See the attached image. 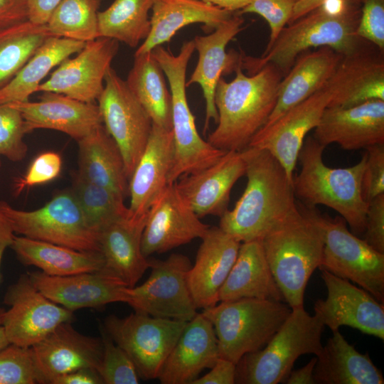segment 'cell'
<instances>
[{
	"instance_id": "6da1fadb",
	"label": "cell",
	"mask_w": 384,
	"mask_h": 384,
	"mask_svg": "<svg viewBox=\"0 0 384 384\" xmlns=\"http://www.w3.org/2000/svg\"><path fill=\"white\" fill-rule=\"evenodd\" d=\"M246 188L232 210L220 217L219 227L240 242L262 240L297 207L293 181L269 151L247 146Z\"/></svg>"
},
{
	"instance_id": "7a4b0ae2",
	"label": "cell",
	"mask_w": 384,
	"mask_h": 384,
	"mask_svg": "<svg viewBox=\"0 0 384 384\" xmlns=\"http://www.w3.org/2000/svg\"><path fill=\"white\" fill-rule=\"evenodd\" d=\"M360 15V0H326L285 26L262 56L241 55V67L252 74L271 64L284 75L311 48L329 47L343 56L351 54L361 48V38L356 35Z\"/></svg>"
},
{
	"instance_id": "3957f363",
	"label": "cell",
	"mask_w": 384,
	"mask_h": 384,
	"mask_svg": "<svg viewBox=\"0 0 384 384\" xmlns=\"http://www.w3.org/2000/svg\"><path fill=\"white\" fill-rule=\"evenodd\" d=\"M230 82L220 78L215 92L218 119L208 142L223 151H241L262 127L277 102L283 78L274 65L267 64L246 75L240 63Z\"/></svg>"
},
{
	"instance_id": "277c9868",
	"label": "cell",
	"mask_w": 384,
	"mask_h": 384,
	"mask_svg": "<svg viewBox=\"0 0 384 384\" xmlns=\"http://www.w3.org/2000/svg\"><path fill=\"white\" fill-rule=\"evenodd\" d=\"M324 149L314 137L304 142L298 156L301 170L293 178L294 195L306 205H323L336 211L351 232L361 235L365 230L368 207L362 193L366 152L354 166L331 168L323 161Z\"/></svg>"
},
{
	"instance_id": "5b68a950",
	"label": "cell",
	"mask_w": 384,
	"mask_h": 384,
	"mask_svg": "<svg viewBox=\"0 0 384 384\" xmlns=\"http://www.w3.org/2000/svg\"><path fill=\"white\" fill-rule=\"evenodd\" d=\"M261 240L284 302L292 309L304 306L307 283L322 261L324 240L320 228L297 205Z\"/></svg>"
},
{
	"instance_id": "8992f818",
	"label": "cell",
	"mask_w": 384,
	"mask_h": 384,
	"mask_svg": "<svg viewBox=\"0 0 384 384\" xmlns=\"http://www.w3.org/2000/svg\"><path fill=\"white\" fill-rule=\"evenodd\" d=\"M219 302L202 314L213 326L219 357L235 364L265 346L292 309L286 302L255 298Z\"/></svg>"
},
{
	"instance_id": "52a82bcc",
	"label": "cell",
	"mask_w": 384,
	"mask_h": 384,
	"mask_svg": "<svg viewBox=\"0 0 384 384\" xmlns=\"http://www.w3.org/2000/svg\"><path fill=\"white\" fill-rule=\"evenodd\" d=\"M325 326L304 306L294 308L262 348L244 355L236 364L235 383H283L297 359L304 354L318 356Z\"/></svg>"
},
{
	"instance_id": "ba28073f",
	"label": "cell",
	"mask_w": 384,
	"mask_h": 384,
	"mask_svg": "<svg viewBox=\"0 0 384 384\" xmlns=\"http://www.w3.org/2000/svg\"><path fill=\"white\" fill-rule=\"evenodd\" d=\"M297 207L321 231L324 249L319 269L356 283L383 303L384 254L350 232L343 218H331L315 206Z\"/></svg>"
},
{
	"instance_id": "9c48e42d",
	"label": "cell",
	"mask_w": 384,
	"mask_h": 384,
	"mask_svg": "<svg viewBox=\"0 0 384 384\" xmlns=\"http://www.w3.org/2000/svg\"><path fill=\"white\" fill-rule=\"evenodd\" d=\"M0 209L14 232L21 236L100 253L98 233L87 223L71 190L58 192L37 210H18L2 201Z\"/></svg>"
},
{
	"instance_id": "30bf717a",
	"label": "cell",
	"mask_w": 384,
	"mask_h": 384,
	"mask_svg": "<svg viewBox=\"0 0 384 384\" xmlns=\"http://www.w3.org/2000/svg\"><path fill=\"white\" fill-rule=\"evenodd\" d=\"M188 63V59L182 55H169L160 63L169 83L171 97L174 151L169 184L175 183L183 175L208 167L226 152L203 140L198 132L186 97Z\"/></svg>"
},
{
	"instance_id": "8fae6325",
	"label": "cell",
	"mask_w": 384,
	"mask_h": 384,
	"mask_svg": "<svg viewBox=\"0 0 384 384\" xmlns=\"http://www.w3.org/2000/svg\"><path fill=\"white\" fill-rule=\"evenodd\" d=\"M188 321L134 312L107 316L103 329L133 361L143 380L158 378L161 368Z\"/></svg>"
},
{
	"instance_id": "7c38bea8",
	"label": "cell",
	"mask_w": 384,
	"mask_h": 384,
	"mask_svg": "<svg viewBox=\"0 0 384 384\" xmlns=\"http://www.w3.org/2000/svg\"><path fill=\"white\" fill-rule=\"evenodd\" d=\"M191 266L189 258L179 253L150 260L149 277L140 285L126 287L124 303L135 312L189 321L198 313L187 281Z\"/></svg>"
},
{
	"instance_id": "4fadbf2b",
	"label": "cell",
	"mask_w": 384,
	"mask_h": 384,
	"mask_svg": "<svg viewBox=\"0 0 384 384\" xmlns=\"http://www.w3.org/2000/svg\"><path fill=\"white\" fill-rule=\"evenodd\" d=\"M105 82L98 107L105 129L121 151L129 179L147 144L152 121L126 81L112 67Z\"/></svg>"
},
{
	"instance_id": "5bb4252c",
	"label": "cell",
	"mask_w": 384,
	"mask_h": 384,
	"mask_svg": "<svg viewBox=\"0 0 384 384\" xmlns=\"http://www.w3.org/2000/svg\"><path fill=\"white\" fill-rule=\"evenodd\" d=\"M9 306L1 326L10 343L31 347L59 324L71 322L73 311L57 304L43 295L31 282L27 273L11 284L4 297Z\"/></svg>"
},
{
	"instance_id": "9a60e30c",
	"label": "cell",
	"mask_w": 384,
	"mask_h": 384,
	"mask_svg": "<svg viewBox=\"0 0 384 384\" xmlns=\"http://www.w3.org/2000/svg\"><path fill=\"white\" fill-rule=\"evenodd\" d=\"M327 289L326 299L314 305V314L332 331L347 326L361 332L384 339V305L369 292L321 270Z\"/></svg>"
},
{
	"instance_id": "2e32d148",
	"label": "cell",
	"mask_w": 384,
	"mask_h": 384,
	"mask_svg": "<svg viewBox=\"0 0 384 384\" xmlns=\"http://www.w3.org/2000/svg\"><path fill=\"white\" fill-rule=\"evenodd\" d=\"M118 50L119 42L110 38L86 42L75 57L58 65L37 92H53L95 103L102 92L106 73Z\"/></svg>"
},
{
	"instance_id": "e0dca14e",
	"label": "cell",
	"mask_w": 384,
	"mask_h": 384,
	"mask_svg": "<svg viewBox=\"0 0 384 384\" xmlns=\"http://www.w3.org/2000/svg\"><path fill=\"white\" fill-rule=\"evenodd\" d=\"M330 100L329 90L325 85L287 110L272 124L262 127L247 146L269 151L293 181L294 171L305 137L319 124Z\"/></svg>"
},
{
	"instance_id": "ac0fdd59",
	"label": "cell",
	"mask_w": 384,
	"mask_h": 384,
	"mask_svg": "<svg viewBox=\"0 0 384 384\" xmlns=\"http://www.w3.org/2000/svg\"><path fill=\"white\" fill-rule=\"evenodd\" d=\"M210 225L201 222L169 183L150 208L142 236V252L148 257L202 238Z\"/></svg>"
},
{
	"instance_id": "d6986e66",
	"label": "cell",
	"mask_w": 384,
	"mask_h": 384,
	"mask_svg": "<svg viewBox=\"0 0 384 384\" xmlns=\"http://www.w3.org/2000/svg\"><path fill=\"white\" fill-rule=\"evenodd\" d=\"M27 274L43 295L72 311L124 303V290L128 287L104 269L62 277L50 276L41 271L28 272Z\"/></svg>"
},
{
	"instance_id": "ffe728a7",
	"label": "cell",
	"mask_w": 384,
	"mask_h": 384,
	"mask_svg": "<svg viewBox=\"0 0 384 384\" xmlns=\"http://www.w3.org/2000/svg\"><path fill=\"white\" fill-rule=\"evenodd\" d=\"M59 324L45 338L31 347L41 384L80 368L98 371L102 356L101 338L85 336L70 324Z\"/></svg>"
},
{
	"instance_id": "44dd1931",
	"label": "cell",
	"mask_w": 384,
	"mask_h": 384,
	"mask_svg": "<svg viewBox=\"0 0 384 384\" xmlns=\"http://www.w3.org/2000/svg\"><path fill=\"white\" fill-rule=\"evenodd\" d=\"M314 129V138L325 147L337 144L357 150L384 144V100L349 107L328 106Z\"/></svg>"
},
{
	"instance_id": "7402d4cb",
	"label": "cell",
	"mask_w": 384,
	"mask_h": 384,
	"mask_svg": "<svg viewBox=\"0 0 384 384\" xmlns=\"http://www.w3.org/2000/svg\"><path fill=\"white\" fill-rule=\"evenodd\" d=\"M244 19L240 14L233 15L207 36H196L193 40L198 53L196 66L186 82V87L198 84L206 102L203 132L208 130L211 119L217 124L218 115L215 104V92L223 74L235 70L240 63L241 55L234 50L226 52V46L242 29Z\"/></svg>"
},
{
	"instance_id": "603a6c76",
	"label": "cell",
	"mask_w": 384,
	"mask_h": 384,
	"mask_svg": "<svg viewBox=\"0 0 384 384\" xmlns=\"http://www.w3.org/2000/svg\"><path fill=\"white\" fill-rule=\"evenodd\" d=\"M245 174L241 151H227L215 163L196 173L181 176L175 186L195 213L222 216L228 209L231 189Z\"/></svg>"
},
{
	"instance_id": "cb8c5ba5",
	"label": "cell",
	"mask_w": 384,
	"mask_h": 384,
	"mask_svg": "<svg viewBox=\"0 0 384 384\" xmlns=\"http://www.w3.org/2000/svg\"><path fill=\"white\" fill-rule=\"evenodd\" d=\"M42 92L37 102L7 103L21 113L26 134L38 129H53L78 142L102 124L98 105L56 92Z\"/></svg>"
},
{
	"instance_id": "d4e9b609",
	"label": "cell",
	"mask_w": 384,
	"mask_h": 384,
	"mask_svg": "<svg viewBox=\"0 0 384 384\" xmlns=\"http://www.w3.org/2000/svg\"><path fill=\"white\" fill-rule=\"evenodd\" d=\"M174 151L172 130L152 124L147 144L129 179L130 218H146L150 208L169 184Z\"/></svg>"
},
{
	"instance_id": "484cf974",
	"label": "cell",
	"mask_w": 384,
	"mask_h": 384,
	"mask_svg": "<svg viewBox=\"0 0 384 384\" xmlns=\"http://www.w3.org/2000/svg\"><path fill=\"white\" fill-rule=\"evenodd\" d=\"M191 266L187 281L197 309L218 302V293L237 257L241 242L219 226L210 227Z\"/></svg>"
},
{
	"instance_id": "4316f807",
	"label": "cell",
	"mask_w": 384,
	"mask_h": 384,
	"mask_svg": "<svg viewBox=\"0 0 384 384\" xmlns=\"http://www.w3.org/2000/svg\"><path fill=\"white\" fill-rule=\"evenodd\" d=\"M218 358L213 326L202 313H197L187 322L157 378L161 384H192Z\"/></svg>"
},
{
	"instance_id": "83f0119b",
	"label": "cell",
	"mask_w": 384,
	"mask_h": 384,
	"mask_svg": "<svg viewBox=\"0 0 384 384\" xmlns=\"http://www.w3.org/2000/svg\"><path fill=\"white\" fill-rule=\"evenodd\" d=\"M326 86L331 95L328 106L349 107L384 100L383 52L378 54L360 48L343 56Z\"/></svg>"
},
{
	"instance_id": "f1b7e54d",
	"label": "cell",
	"mask_w": 384,
	"mask_h": 384,
	"mask_svg": "<svg viewBox=\"0 0 384 384\" xmlns=\"http://www.w3.org/2000/svg\"><path fill=\"white\" fill-rule=\"evenodd\" d=\"M146 218L129 216L110 222L98 231L103 269L134 287L150 267L142 252V236Z\"/></svg>"
},
{
	"instance_id": "f546056e",
	"label": "cell",
	"mask_w": 384,
	"mask_h": 384,
	"mask_svg": "<svg viewBox=\"0 0 384 384\" xmlns=\"http://www.w3.org/2000/svg\"><path fill=\"white\" fill-rule=\"evenodd\" d=\"M343 56L329 47L300 54L283 76L274 108L262 127L272 124L287 110L322 89Z\"/></svg>"
},
{
	"instance_id": "4dcf8cb0",
	"label": "cell",
	"mask_w": 384,
	"mask_h": 384,
	"mask_svg": "<svg viewBox=\"0 0 384 384\" xmlns=\"http://www.w3.org/2000/svg\"><path fill=\"white\" fill-rule=\"evenodd\" d=\"M151 11L149 33L134 55L151 52L169 42L185 26L200 23L205 30L212 31L233 15L201 0H155Z\"/></svg>"
},
{
	"instance_id": "1f68e13d",
	"label": "cell",
	"mask_w": 384,
	"mask_h": 384,
	"mask_svg": "<svg viewBox=\"0 0 384 384\" xmlns=\"http://www.w3.org/2000/svg\"><path fill=\"white\" fill-rule=\"evenodd\" d=\"M244 298L284 302L260 240L241 242L235 261L218 293V302Z\"/></svg>"
},
{
	"instance_id": "d6a6232c",
	"label": "cell",
	"mask_w": 384,
	"mask_h": 384,
	"mask_svg": "<svg viewBox=\"0 0 384 384\" xmlns=\"http://www.w3.org/2000/svg\"><path fill=\"white\" fill-rule=\"evenodd\" d=\"M78 171L87 181L114 192L125 200L129 178L121 151L102 124L78 141Z\"/></svg>"
},
{
	"instance_id": "836d02e7",
	"label": "cell",
	"mask_w": 384,
	"mask_h": 384,
	"mask_svg": "<svg viewBox=\"0 0 384 384\" xmlns=\"http://www.w3.org/2000/svg\"><path fill=\"white\" fill-rule=\"evenodd\" d=\"M314 370L315 384H383L382 372L368 353L358 352L338 330L333 331Z\"/></svg>"
},
{
	"instance_id": "e575fe53",
	"label": "cell",
	"mask_w": 384,
	"mask_h": 384,
	"mask_svg": "<svg viewBox=\"0 0 384 384\" xmlns=\"http://www.w3.org/2000/svg\"><path fill=\"white\" fill-rule=\"evenodd\" d=\"M10 247L23 265L35 266L50 276H68L104 267L100 253L79 251L21 235H14Z\"/></svg>"
},
{
	"instance_id": "d590c367",
	"label": "cell",
	"mask_w": 384,
	"mask_h": 384,
	"mask_svg": "<svg viewBox=\"0 0 384 384\" xmlns=\"http://www.w3.org/2000/svg\"><path fill=\"white\" fill-rule=\"evenodd\" d=\"M85 43L53 36L47 38L14 78L0 89V105L28 100L49 72L79 53Z\"/></svg>"
},
{
	"instance_id": "8d00e7d4",
	"label": "cell",
	"mask_w": 384,
	"mask_h": 384,
	"mask_svg": "<svg viewBox=\"0 0 384 384\" xmlns=\"http://www.w3.org/2000/svg\"><path fill=\"white\" fill-rule=\"evenodd\" d=\"M126 83L152 124L171 129V97L165 75L151 52L134 55Z\"/></svg>"
},
{
	"instance_id": "74e56055",
	"label": "cell",
	"mask_w": 384,
	"mask_h": 384,
	"mask_svg": "<svg viewBox=\"0 0 384 384\" xmlns=\"http://www.w3.org/2000/svg\"><path fill=\"white\" fill-rule=\"evenodd\" d=\"M155 0H114L98 13L100 37L114 39L131 48L144 40L151 29L149 13Z\"/></svg>"
},
{
	"instance_id": "f35d334b",
	"label": "cell",
	"mask_w": 384,
	"mask_h": 384,
	"mask_svg": "<svg viewBox=\"0 0 384 384\" xmlns=\"http://www.w3.org/2000/svg\"><path fill=\"white\" fill-rule=\"evenodd\" d=\"M50 36L46 24H35L28 20L0 29V89Z\"/></svg>"
},
{
	"instance_id": "ab89813d",
	"label": "cell",
	"mask_w": 384,
	"mask_h": 384,
	"mask_svg": "<svg viewBox=\"0 0 384 384\" xmlns=\"http://www.w3.org/2000/svg\"><path fill=\"white\" fill-rule=\"evenodd\" d=\"M102 0H62L46 23L53 36L87 42L100 37L98 13Z\"/></svg>"
},
{
	"instance_id": "60d3db41",
	"label": "cell",
	"mask_w": 384,
	"mask_h": 384,
	"mask_svg": "<svg viewBox=\"0 0 384 384\" xmlns=\"http://www.w3.org/2000/svg\"><path fill=\"white\" fill-rule=\"evenodd\" d=\"M71 191L87 223L97 233L110 222L129 214L124 199L107 188L87 181L77 172L73 177Z\"/></svg>"
},
{
	"instance_id": "b9f144b4",
	"label": "cell",
	"mask_w": 384,
	"mask_h": 384,
	"mask_svg": "<svg viewBox=\"0 0 384 384\" xmlns=\"http://www.w3.org/2000/svg\"><path fill=\"white\" fill-rule=\"evenodd\" d=\"M102 356L98 373L105 384H137L139 375L128 354L101 329Z\"/></svg>"
},
{
	"instance_id": "7bdbcfd3",
	"label": "cell",
	"mask_w": 384,
	"mask_h": 384,
	"mask_svg": "<svg viewBox=\"0 0 384 384\" xmlns=\"http://www.w3.org/2000/svg\"><path fill=\"white\" fill-rule=\"evenodd\" d=\"M41 383L31 347L10 343L0 350V384Z\"/></svg>"
},
{
	"instance_id": "ee69618b",
	"label": "cell",
	"mask_w": 384,
	"mask_h": 384,
	"mask_svg": "<svg viewBox=\"0 0 384 384\" xmlns=\"http://www.w3.org/2000/svg\"><path fill=\"white\" fill-rule=\"evenodd\" d=\"M25 134L20 111L10 104L0 105V156L12 161L23 159L28 151L23 139Z\"/></svg>"
},
{
	"instance_id": "f6af8a7d",
	"label": "cell",
	"mask_w": 384,
	"mask_h": 384,
	"mask_svg": "<svg viewBox=\"0 0 384 384\" xmlns=\"http://www.w3.org/2000/svg\"><path fill=\"white\" fill-rule=\"evenodd\" d=\"M299 0H255L238 14H255L262 17L270 28V40L265 50L274 43L282 30L289 23Z\"/></svg>"
},
{
	"instance_id": "bcb514c9",
	"label": "cell",
	"mask_w": 384,
	"mask_h": 384,
	"mask_svg": "<svg viewBox=\"0 0 384 384\" xmlns=\"http://www.w3.org/2000/svg\"><path fill=\"white\" fill-rule=\"evenodd\" d=\"M62 159L59 154L46 151L37 156L26 173L16 179L14 190L18 194L24 189L46 183L56 178L60 174Z\"/></svg>"
},
{
	"instance_id": "7dc6e473",
	"label": "cell",
	"mask_w": 384,
	"mask_h": 384,
	"mask_svg": "<svg viewBox=\"0 0 384 384\" xmlns=\"http://www.w3.org/2000/svg\"><path fill=\"white\" fill-rule=\"evenodd\" d=\"M361 15L356 28L358 38L384 50V0H360Z\"/></svg>"
},
{
	"instance_id": "c3c4849f",
	"label": "cell",
	"mask_w": 384,
	"mask_h": 384,
	"mask_svg": "<svg viewBox=\"0 0 384 384\" xmlns=\"http://www.w3.org/2000/svg\"><path fill=\"white\" fill-rule=\"evenodd\" d=\"M366 161L362 178V193L368 203L384 193V144H375L366 149Z\"/></svg>"
},
{
	"instance_id": "681fc988",
	"label": "cell",
	"mask_w": 384,
	"mask_h": 384,
	"mask_svg": "<svg viewBox=\"0 0 384 384\" xmlns=\"http://www.w3.org/2000/svg\"><path fill=\"white\" fill-rule=\"evenodd\" d=\"M363 240L384 254V193L368 203Z\"/></svg>"
},
{
	"instance_id": "f907efd6",
	"label": "cell",
	"mask_w": 384,
	"mask_h": 384,
	"mask_svg": "<svg viewBox=\"0 0 384 384\" xmlns=\"http://www.w3.org/2000/svg\"><path fill=\"white\" fill-rule=\"evenodd\" d=\"M209 372L198 376L192 384H234L235 383L236 364L219 357Z\"/></svg>"
},
{
	"instance_id": "816d5d0a",
	"label": "cell",
	"mask_w": 384,
	"mask_h": 384,
	"mask_svg": "<svg viewBox=\"0 0 384 384\" xmlns=\"http://www.w3.org/2000/svg\"><path fill=\"white\" fill-rule=\"evenodd\" d=\"M26 20V0H0V29Z\"/></svg>"
},
{
	"instance_id": "f5cc1de1",
	"label": "cell",
	"mask_w": 384,
	"mask_h": 384,
	"mask_svg": "<svg viewBox=\"0 0 384 384\" xmlns=\"http://www.w3.org/2000/svg\"><path fill=\"white\" fill-rule=\"evenodd\" d=\"M62 0H26L28 20L33 23L45 25Z\"/></svg>"
},
{
	"instance_id": "db71d44e",
	"label": "cell",
	"mask_w": 384,
	"mask_h": 384,
	"mask_svg": "<svg viewBox=\"0 0 384 384\" xmlns=\"http://www.w3.org/2000/svg\"><path fill=\"white\" fill-rule=\"evenodd\" d=\"M98 371L93 368H80L54 378L50 384H102Z\"/></svg>"
},
{
	"instance_id": "11a10c76",
	"label": "cell",
	"mask_w": 384,
	"mask_h": 384,
	"mask_svg": "<svg viewBox=\"0 0 384 384\" xmlns=\"http://www.w3.org/2000/svg\"><path fill=\"white\" fill-rule=\"evenodd\" d=\"M316 356L309 361L304 366L295 370H291L283 383L287 384H315L314 370L316 363Z\"/></svg>"
},
{
	"instance_id": "9f6ffc18",
	"label": "cell",
	"mask_w": 384,
	"mask_h": 384,
	"mask_svg": "<svg viewBox=\"0 0 384 384\" xmlns=\"http://www.w3.org/2000/svg\"><path fill=\"white\" fill-rule=\"evenodd\" d=\"M14 237V232L0 209V270L2 261V257L5 250L10 247L12 244ZM0 280H1V271H0ZM5 309L0 307V326L2 324V319Z\"/></svg>"
},
{
	"instance_id": "6f0895ef",
	"label": "cell",
	"mask_w": 384,
	"mask_h": 384,
	"mask_svg": "<svg viewBox=\"0 0 384 384\" xmlns=\"http://www.w3.org/2000/svg\"><path fill=\"white\" fill-rule=\"evenodd\" d=\"M326 0H299L295 5L289 23H292L312 10L319 7Z\"/></svg>"
},
{
	"instance_id": "680465c9",
	"label": "cell",
	"mask_w": 384,
	"mask_h": 384,
	"mask_svg": "<svg viewBox=\"0 0 384 384\" xmlns=\"http://www.w3.org/2000/svg\"><path fill=\"white\" fill-rule=\"evenodd\" d=\"M208 4L226 9L231 12L240 11L250 5L255 0H201Z\"/></svg>"
},
{
	"instance_id": "91938a15",
	"label": "cell",
	"mask_w": 384,
	"mask_h": 384,
	"mask_svg": "<svg viewBox=\"0 0 384 384\" xmlns=\"http://www.w3.org/2000/svg\"><path fill=\"white\" fill-rule=\"evenodd\" d=\"M10 344L9 341L7 339L4 328L3 326H0V350L3 349L6 346Z\"/></svg>"
},
{
	"instance_id": "94428289",
	"label": "cell",
	"mask_w": 384,
	"mask_h": 384,
	"mask_svg": "<svg viewBox=\"0 0 384 384\" xmlns=\"http://www.w3.org/2000/svg\"><path fill=\"white\" fill-rule=\"evenodd\" d=\"M1 159H0V169H1Z\"/></svg>"
}]
</instances>
